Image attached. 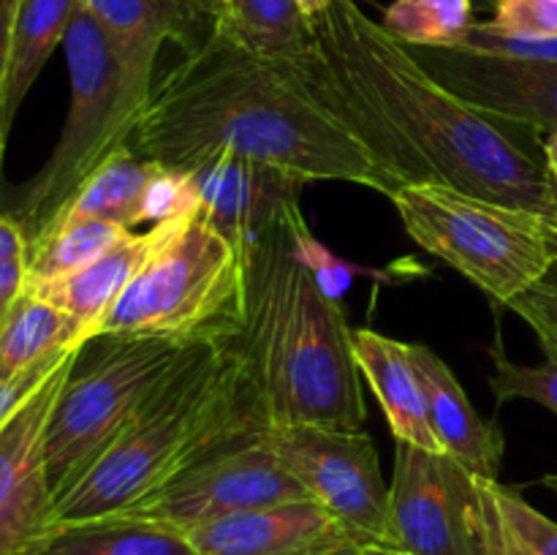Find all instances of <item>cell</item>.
<instances>
[{
  "instance_id": "obj_15",
  "label": "cell",
  "mask_w": 557,
  "mask_h": 555,
  "mask_svg": "<svg viewBox=\"0 0 557 555\" xmlns=\"http://www.w3.org/2000/svg\"><path fill=\"white\" fill-rule=\"evenodd\" d=\"M185 533L199 555H326L357 542L313 498L239 511Z\"/></svg>"
},
{
  "instance_id": "obj_22",
  "label": "cell",
  "mask_w": 557,
  "mask_h": 555,
  "mask_svg": "<svg viewBox=\"0 0 557 555\" xmlns=\"http://www.w3.org/2000/svg\"><path fill=\"white\" fill-rule=\"evenodd\" d=\"M212 25L270 60H302L315 49L313 20L297 0H232Z\"/></svg>"
},
{
  "instance_id": "obj_5",
  "label": "cell",
  "mask_w": 557,
  "mask_h": 555,
  "mask_svg": "<svg viewBox=\"0 0 557 555\" xmlns=\"http://www.w3.org/2000/svg\"><path fill=\"white\" fill-rule=\"evenodd\" d=\"M245 316V254L234 248L201 210L177 221L107 310L98 337H163L188 343L237 337Z\"/></svg>"
},
{
  "instance_id": "obj_28",
  "label": "cell",
  "mask_w": 557,
  "mask_h": 555,
  "mask_svg": "<svg viewBox=\"0 0 557 555\" xmlns=\"http://www.w3.org/2000/svg\"><path fill=\"white\" fill-rule=\"evenodd\" d=\"M495 373L490 379L498 406L509 400H533L557 414V357L544 359L542 365H520L506 354L500 337L490 346Z\"/></svg>"
},
{
  "instance_id": "obj_9",
  "label": "cell",
  "mask_w": 557,
  "mask_h": 555,
  "mask_svg": "<svg viewBox=\"0 0 557 555\" xmlns=\"http://www.w3.org/2000/svg\"><path fill=\"white\" fill-rule=\"evenodd\" d=\"M386 544L411 555H493V482L446 452L397 441Z\"/></svg>"
},
{
  "instance_id": "obj_30",
  "label": "cell",
  "mask_w": 557,
  "mask_h": 555,
  "mask_svg": "<svg viewBox=\"0 0 557 555\" xmlns=\"http://www.w3.org/2000/svg\"><path fill=\"white\" fill-rule=\"evenodd\" d=\"M199 210V196H196L194 183L180 169L163 166L152 174L147 185L145 201H141V223H161L169 218L185 215V212Z\"/></svg>"
},
{
  "instance_id": "obj_43",
  "label": "cell",
  "mask_w": 557,
  "mask_h": 555,
  "mask_svg": "<svg viewBox=\"0 0 557 555\" xmlns=\"http://www.w3.org/2000/svg\"><path fill=\"white\" fill-rule=\"evenodd\" d=\"M354 547H357V542H354V544H346V547L335 550V553H326V555H354Z\"/></svg>"
},
{
  "instance_id": "obj_42",
  "label": "cell",
  "mask_w": 557,
  "mask_h": 555,
  "mask_svg": "<svg viewBox=\"0 0 557 555\" xmlns=\"http://www.w3.org/2000/svg\"><path fill=\"white\" fill-rule=\"evenodd\" d=\"M542 484H544V488H547V490H553V493L557 495V473H547V477L542 479Z\"/></svg>"
},
{
  "instance_id": "obj_6",
  "label": "cell",
  "mask_w": 557,
  "mask_h": 555,
  "mask_svg": "<svg viewBox=\"0 0 557 555\" xmlns=\"http://www.w3.org/2000/svg\"><path fill=\"white\" fill-rule=\"evenodd\" d=\"M63 49L71 79L69 118L49 161L16 194L11 215L27 243L58 218L112 152L131 145L147 103L131 90L112 38L82 5H76Z\"/></svg>"
},
{
  "instance_id": "obj_13",
  "label": "cell",
  "mask_w": 557,
  "mask_h": 555,
  "mask_svg": "<svg viewBox=\"0 0 557 555\" xmlns=\"http://www.w3.org/2000/svg\"><path fill=\"white\" fill-rule=\"evenodd\" d=\"M183 172L194 183L201 215L243 254L267 232L302 215L299 188L305 183L270 163L212 152Z\"/></svg>"
},
{
  "instance_id": "obj_39",
  "label": "cell",
  "mask_w": 557,
  "mask_h": 555,
  "mask_svg": "<svg viewBox=\"0 0 557 555\" xmlns=\"http://www.w3.org/2000/svg\"><path fill=\"white\" fill-rule=\"evenodd\" d=\"M297 3L302 5V11L310 16V20H315L319 14H324L326 5H330L332 0H297Z\"/></svg>"
},
{
  "instance_id": "obj_36",
  "label": "cell",
  "mask_w": 557,
  "mask_h": 555,
  "mask_svg": "<svg viewBox=\"0 0 557 555\" xmlns=\"http://www.w3.org/2000/svg\"><path fill=\"white\" fill-rule=\"evenodd\" d=\"M27 256V237L20 223L0 212V264Z\"/></svg>"
},
{
  "instance_id": "obj_10",
  "label": "cell",
  "mask_w": 557,
  "mask_h": 555,
  "mask_svg": "<svg viewBox=\"0 0 557 555\" xmlns=\"http://www.w3.org/2000/svg\"><path fill=\"white\" fill-rule=\"evenodd\" d=\"M267 428L270 422L212 446L207 455L123 515L150 517L190 531L239 511L310 498L275 455Z\"/></svg>"
},
{
  "instance_id": "obj_34",
  "label": "cell",
  "mask_w": 557,
  "mask_h": 555,
  "mask_svg": "<svg viewBox=\"0 0 557 555\" xmlns=\"http://www.w3.org/2000/svg\"><path fill=\"white\" fill-rule=\"evenodd\" d=\"M11 16H14V0H0V169H3L5 139H9L11 131L9 107H5V65H9Z\"/></svg>"
},
{
  "instance_id": "obj_26",
  "label": "cell",
  "mask_w": 557,
  "mask_h": 555,
  "mask_svg": "<svg viewBox=\"0 0 557 555\" xmlns=\"http://www.w3.org/2000/svg\"><path fill=\"white\" fill-rule=\"evenodd\" d=\"M381 25L406 47H455L473 25L471 0H395Z\"/></svg>"
},
{
  "instance_id": "obj_20",
  "label": "cell",
  "mask_w": 557,
  "mask_h": 555,
  "mask_svg": "<svg viewBox=\"0 0 557 555\" xmlns=\"http://www.w3.org/2000/svg\"><path fill=\"white\" fill-rule=\"evenodd\" d=\"M76 5L79 0H14L5 65V107L11 123L47 60L65 41Z\"/></svg>"
},
{
  "instance_id": "obj_33",
  "label": "cell",
  "mask_w": 557,
  "mask_h": 555,
  "mask_svg": "<svg viewBox=\"0 0 557 555\" xmlns=\"http://www.w3.org/2000/svg\"><path fill=\"white\" fill-rule=\"evenodd\" d=\"M74 348L79 346H71V348H63V351L52 354V357H47L44 362L33 365L30 370H25L22 375H16V379L5 381V384H0V424L5 422V419L11 417V414L16 411V408L22 406V403L27 400V397L33 395V392L38 390V386L44 384V381L49 379V375L58 370V365L63 362L65 357H69Z\"/></svg>"
},
{
  "instance_id": "obj_38",
  "label": "cell",
  "mask_w": 557,
  "mask_h": 555,
  "mask_svg": "<svg viewBox=\"0 0 557 555\" xmlns=\"http://www.w3.org/2000/svg\"><path fill=\"white\" fill-rule=\"evenodd\" d=\"M544 158H547V166L553 172L555 183H557V128L549 134V139L544 141Z\"/></svg>"
},
{
  "instance_id": "obj_21",
  "label": "cell",
  "mask_w": 557,
  "mask_h": 555,
  "mask_svg": "<svg viewBox=\"0 0 557 555\" xmlns=\"http://www.w3.org/2000/svg\"><path fill=\"white\" fill-rule=\"evenodd\" d=\"M44 555H199L183 528L139 515L60 526Z\"/></svg>"
},
{
  "instance_id": "obj_12",
  "label": "cell",
  "mask_w": 557,
  "mask_h": 555,
  "mask_svg": "<svg viewBox=\"0 0 557 555\" xmlns=\"http://www.w3.org/2000/svg\"><path fill=\"white\" fill-rule=\"evenodd\" d=\"M74 348L52 375L0 424V555H44L58 531L44 433L58 392L79 362Z\"/></svg>"
},
{
  "instance_id": "obj_24",
  "label": "cell",
  "mask_w": 557,
  "mask_h": 555,
  "mask_svg": "<svg viewBox=\"0 0 557 555\" xmlns=\"http://www.w3.org/2000/svg\"><path fill=\"white\" fill-rule=\"evenodd\" d=\"M158 169L161 163L145 158L131 145L120 147L82 183L58 218H96L131 232L141 223V201Z\"/></svg>"
},
{
  "instance_id": "obj_23",
  "label": "cell",
  "mask_w": 557,
  "mask_h": 555,
  "mask_svg": "<svg viewBox=\"0 0 557 555\" xmlns=\"http://www.w3.org/2000/svg\"><path fill=\"white\" fill-rule=\"evenodd\" d=\"M71 346H87L79 321L25 288L0 321V384Z\"/></svg>"
},
{
  "instance_id": "obj_31",
  "label": "cell",
  "mask_w": 557,
  "mask_h": 555,
  "mask_svg": "<svg viewBox=\"0 0 557 555\" xmlns=\"http://www.w3.org/2000/svg\"><path fill=\"white\" fill-rule=\"evenodd\" d=\"M509 308L531 326L542 351L557 357V278L547 275L539 281L525 294L511 299Z\"/></svg>"
},
{
  "instance_id": "obj_44",
  "label": "cell",
  "mask_w": 557,
  "mask_h": 555,
  "mask_svg": "<svg viewBox=\"0 0 557 555\" xmlns=\"http://www.w3.org/2000/svg\"><path fill=\"white\" fill-rule=\"evenodd\" d=\"M549 232V229H547ZM549 245H553V254H555V261H557V234L549 232Z\"/></svg>"
},
{
  "instance_id": "obj_4",
  "label": "cell",
  "mask_w": 557,
  "mask_h": 555,
  "mask_svg": "<svg viewBox=\"0 0 557 555\" xmlns=\"http://www.w3.org/2000/svg\"><path fill=\"white\" fill-rule=\"evenodd\" d=\"M264 422L239 335L188 343L123 433L54 493L58 528L134 509L212 446Z\"/></svg>"
},
{
  "instance_id": "obj_45",
  "label": "cell",
  "mask_w": 557,
  "mask_h": 555,
  "mask_svg": "<svg viewBox=\"0 0 557 555\" xmlns=\"http://www.w3.org/2000/svg\"><path fill=\"white\" fill-rule=\"evenodd\" d=\"M215 3H218V9H221V5H228V3H232V0H215Z\"/></svg>"
},
{
  "instance_id": "obj_41",
  "label": "cell",
  "mask_w": 557,
  "mask_h": 555,
  "mask_svg": "<svg viewBox=\"0 0 557 555\" xmlns=\"http://www.w3.org/2000/svg\"><path fill=\"white\" fill-rule=\"evenodd\" d=\"M544 221H547V229H549V232L557 234V194H555V210H553V215L544 218Z\"/></svg>"
},
{
  "instance_id": "obj_25",
  "label": "cell",
  "mask_w": 557,
  "mask_h": 555,
  "mask_svg": "<svg viewBox=\"0 0 557 555\" xmlns=\"http://www.w3.org/2000/svg\"><path fill=\"white\" fill-rule=\"evenodd\" d=\"M125 234L128 229L96 218H54L27 243V283L71 275L114 248Z\"/></svg>"
},
{
  "instance_id": "obj_1",
  "label": "cell",
  "mask_w": 557,
  "mask_h": 555,
  "mask_svg": "<svg viewBox=\"0 0 557 555\" xmlns=\"http://www.w3.org/2000/svg\"><path fill=\"white\" fill-rule=\"evenodd\" d=\"M131 147L180 172L212 152H237L302 183L341 180L392 196L332 103L319 47L302 60H270L215 25L152 85Z\"/></svg>"
},
{
  "instance_id": "obj_35",
  "label": "cell",
  "mask_w": 557,
  "mask_h": 555,
  "mask_svg": "<svg viewBox=\"0 0 557 555\" xmlns=\"http://www.w3.org/2000/svg\"><path fill=\"white\" fill-rule=\"evenodd\" d=\"M27 288V256L0 264V321L9 316Z\"/></svg>"
},
{
  "instance_id": "obj_32",
  "label": "cell",
  "mask_w": 557,
  "mask_h": 555,
  "mask_svg": "<svg viewBox=\"0 0 557 555\" xmlns=\"http://www.w3.org/2000/svg\"><path fill=\"white\" fill-rule=\"evenodd\" d=\"M490 25L520 36H557V0H495Z\"/></svg>"
},
{
  "instance_id": "obj_3",
  "label": "cell",
  "mask_w": 557,
  "mask_h": 555,
  "mask_svg": "<svg viewBox=\"0 0 557 555\" xmlns=\"http://www.w3.org/2000/svg\"><path fill=\"white\" fill-rule=\"evenodd\" d=\"M288 226L272 229L245 250L239 343L256 392L275 428L362 430L368 408L354 330L337 297L294 254Z\"/></svg>"
},
{
  "instance_id": "obj_29",
  "label": "cell",
  "mask_w": 557,
  "mask_h": 555,
  "mask_svg": "<svg viewBox=\"0 0 557 555\" xmlns=\"http://www.w3.org/2000/svg\"><path fill=\"white\" fill-rule=\"evenodd\" d=\"M457 49H471V52L500 54V58L515 60H542V63H557V36H520V33H504L490 22H473Z\"/></svg>"
},
{
  "instance_id": "obj_11",
  "label": "cell",
  "mask_w": 557,
  "mask_h": 555,
  "mask_svg": "<svg viewBox=\"0 0 557 555\" xmlns=\"http://www.w3.org/2000/svg\"><path fill=\"white\" fill-rule=\"evenodd\" d=\"M283 466L357 542H384L389 526V488L379 452L364 430L286 424L267 428Z\"/></svg>"
},
{
  "instance_id": "obj_7",
  "label": "cell",
  "mask_w": 557,
  "mask_h": 555,
  "mask_svg": "<svg viewBox=\"0 0 557 555\" xmlns=\"http://www.w3.org/2000/svg\"><path fill=\"white\" fill-rule=\"evenodd\" d=\"M389 201L413 243L506 308L557 267L542 215L446 183H408Z\"/></svg>"
},
{
  "instance_id": "obj_27",
  "label": "cell",
  "mask_w": 557,
  "mask_h": 555,
  "mask_svg": "<svg viewBox=\"0 0 557 555\" xmlns=\"http://www.w3.org/2000/svg\"><path fill=\"white\" fill-rule=\"evenodd\" d=\"M493 555H557V522L528 504L515 488L493 482Z\"/></svg>"
},
{
  "instance_id": "obj_40",
  "label": "cell",
  "mask_w": 557,
  "mask_h": 555,
  "mask_svg": "<svg viewBox=\"0 0 557 555\" xmlns=\"http://www.w3.org/2000/svg\"><path fill=\"white\" fill-rule=\"evenodd\" d=\"M183 3H188L190 9H196V11H201V14L205 16H215V11H218V3L215 0H183Z\"/></svg>"
},
{
  "instance_id": "obj_17",
  "label": "cell",
  "mask_w": 557,
  "mask_h": 555,
  "mask_svg": "<svg viewBox=\"0 0 557 555\" xmlns=\"http://www.w3.org/2000/svg\"><path fill=\"white\" fill-rule=\"evenodd\" d=\"M411 357L428 392L430 424L446 455L482 479L498 482L504 462V433L495 419H484L468 400L449 365L424 343H411Z\"/></svg>"
},
{
  "instance_id": "obj_19",
  "label": "cell",
  "mask_w": 557,
  "mask_h": 555,
  "mask_svg": "<svg viewBox=\"0 0 557 555\" xmlns=\"http://www.w3.org/2000/svg\"><path fill=\"white\" fill-rule=\"evenodd\" d=\"M112 38L125 79L139 98H150L152 69L163 41L190 47V25L201 11L183 0H79Z\"/></svg>"
},
{
  "instance_id": "obj_14",
  "label": "cell",
  "mask_w": 557,
  "mask_h": 555,
  "mask_svg": "<svg viewBox=\"0 0 557 555\" xmlns=\"http://www.w3.org/2000/svg\"><path fill=\"white\" fill-rule=\"evenodd\" d=\"M444 87L490 114L528 125L557 128V63L515 60L457 47H408Z\"/></svg>"
},
{
  "instance_id": "obj_37",
  "label": "cell",
  "mask_w": 557,
  "mask_h": 555,
  "mask_svg": "<svg viewBox=\"0 0 557 555\" xmlns=\"http://www.w3.org/2000/svg\"><path fill=\"white\" fill-rule=\"evenodd\" d=\"M354 555H411V553H406V550H397V547H392V544H384V542H357Z\"/></svg>"
},
{
  "instance_id": "obj_2",
  "label": "cell",
  "mask_w": 557,
  "mask_h": 555,
  "mask_svg": "<svg viewBox=\"0 0 557 555\" xmlns=\"http://www.w3.org/2000/svg\"><path fill=\"white\" fill-rule=\"evenodd\" d=\"M313 30L326 63L373 98L435 183L553 215L557 183L539 131L484 112L441 85L357 0H332Z\"/></svg>"
},
{
  "instance_id": "obj_8",
  "label": "cell",
  "mask_w": 557,
  "mask_h": 555,
  "mask_svg": "<svg viewBox=\"0 0 557 555\" xmlns=\"http://www.w3.org/2000/svg\"><path fill=\"white\" fill-rule=\"evenodd\" d=\"M98 341H107L103 351L85 370H71L49 411L44 452L54 493L79 477L123 433L185 348L163 337Z\"/></svg>"
},
{
  "instance_id": "obj_18",
  "label": "cell",
  "mask_w": 557,
  "mask_h": 555,
  "mask_svg": "<svg viewBox=\"0 0 557 555\" xmlns=\"http://www.w3.org/2000/svg\"><path fill=\"white\" fill-rule=\"evenodd\" d=\"M351 346L362 381L379 400L395 439L430 452H444L430 424L428 392L413 365L411 343L362 326L354 330Z\"/></svg>"
},
{
  "instance_id": "obj_16",
  "label": "cell",
  "mask_w": 557,
  "mask_h": 555,
  "mask_svg": "<svg viewBox=\"0 0 557 555\" xmlns=\"http://www.w3.org/2000/svg\"><path fill=\"white\" fill-rule=\"evenodd\" d=\"M180 218L183 215L152 223L150 232L145 234L128 232L114 248H109L107 254L98 256L96 261H90L82 270L63 278H54V281L27 283V292L38 294L41 299H47V303L58 305L69 316H74L82 324V330H85V343H90L98 321L117 303L120 294L139 275V270L152 259V254L172 237Z\"/></svg>"
}]
</instances>
